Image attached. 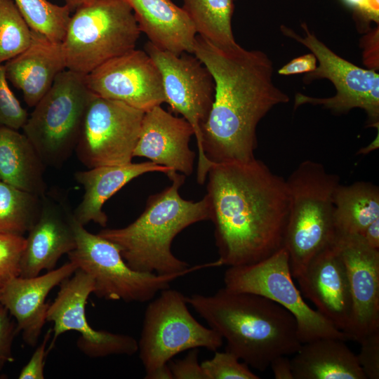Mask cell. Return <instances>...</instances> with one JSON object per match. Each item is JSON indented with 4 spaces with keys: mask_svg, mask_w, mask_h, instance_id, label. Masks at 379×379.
<instances>
[{
    "mask_svg": "<svg viewBox=\"0 0 379 379\" xmlns=\"http://www.w3.org/2000/svg\"><path fill=\"white\" fill-rule=\"evenodd\" d=\"M359 235L368 246L379 250V218L371 222Z\"/></svg>",
    "mask_w": 379,
    "mask_h": 379,
    "instance_id": "obj_41",
    "label": "cell"
},
{
    "mask_svg": "<svg viewBox=\"0 0 379 379\" xmlns=\"http://www.w3.org/2000/svg\"><path fill=\"white\" fill-rule=\"evenodd\" d=\"M6 75L22 93L24 100L34 107L66 68L61 44L32 30L29 47L4 64Z\"/></svg>",
    "mask_w": 379,
    "mask_h": 379,
    "instance_id": "obj_21",
    "label": "cell"
},
{
    "mask_svg": "<svg viewBox=\"0 0 379 379\" xmlns=\"http://www.w3.org/2000/svg\"><path fill=\"white\" fill-rule=\"evenodd\" d=\"M333 220L338 234H360L379 218L378 186L365 181L338 184L333 193Z\"/></svg>",
    "mask_w": 379,
    "mask_h": 379,
    "instance_id": "obj_26",
    "label": "cell"
},
{
    "mask_svg": "<svg viewBox=\"0 0 379 379\" xmlns=\"http://www.w3.org/2000/svg\"><path fill=\"white\" fill-rule=\"evenodd\" d=\"M32 30L12 0H0V64L30 45Z\"/></svg>",
    "mask_w": 379,
    "mask_h": 379,
    "instance_id": "obj_30",
    "label": "cell"
},
{
    "mask_svg": "<svg viewBox=\"0 0 379 379\" xmlns=\"http://www.w3.org/2000/svg\"><path fill=\"white\" fill-rule=\"evenodd\" d=\"M46 167L23 133L0 126V181L42 197L47 192Z\"/></svg>",
    "mask_w": 379,
    "mask_h": 379,
    "instance_id": "obj_25",
    "label": "cell"
},
{
    "mask_svg": "<svg viewBox=\"0 0 379 379\" xmlns=\"http://www.w3.org/2000/svg\"><path fill=\"white\" fill-rule=\"evenodd\" d=\"M145 51L154 60L161 75L166 102L180 114L194 130L198 149L197 180L203 185L213 163L202 155L201 126L206 121L215 97V81L208 68L195 55L174 54L149 41Z\"/></svg>",
    "mask_w": 379,
    "mask_h": 379,
    "instance_id": "obj_12",
    "label": "cell"
},
{
    "mask_svg": "<svg viewBox=\"0 0 379 379\" xmlns=\"http://www.w3.org/2000/svg\"><path fill=\"white\" fill-rule=\"evenodd\" d=\"M201 366L206 379H258L248 366L232 353L215 351L213 357L204 361Z\"/></svg>",
    "mask_w": 379,
    "mask_h": 379,
    "instance_id": "obj_31",
    "label": "cell"
},
{
    "mask_svg": "<svg viewBox=\"0 0 379 379\" xmlns=\"http://www.w3.org/2000/svg\"><path fill=\"white\" fill-rule=\"evenodd\" d=\"M361 350L357 359L368 379L379 378V331H375L359 342Z\"/></svg>",
    "mask_w": 379,
    "mask_h": 379,
    "instance_id": "obj_34",
    "label": "cell"
},
{
    "mask_svg": "<svg viewBox=\"0 0 379 379\" xmlns=\"http://www.w3.org/2000/svg\"><path fill=\"white\" fill-rule=\"evenodd\" d=\"M186 300L226 340L225 350L263 372L272 359L300 347L293 315L260 295L225 287L214 294L194 293Z\"/></svg>",
    "mask_w": 379,
    "mask_h": 379,
    "instance_id": "obj_3",
    "label": "cell"
},
{
    "mask_svg": "<svg viewBox=\"0 0 379 379\" xmlns=\"http://www.w3.org/2000/svg\"><path fill=\"white\" fill-rule=\"evenodd\" d=\"M140 32L157 47L180 55L193 54L197 30L186 11L171 0H126Z\"/></svg>",
    "mask_w": 379,
    "mask_h": 379,
    "instance_id": "obj_23",
    "label": "cell"
},
{
    "mask_svg": "<svg viewBox=\"0 0 379 379\" xmlns=\"http://www.w3.org/2000/svg\"><path fill=\"white\" fill-rule=\"evenodd\" d=\"M52 337V328L45 333L42 342L35 349L28 362L21 369L19 379H44L45 359L48 353V343Z\"/></svg>",
    "mask_w": 379,
    "mask_h": 379,
    "instance_id": "obj_37",
    "label": "cell"
},
{
    "mask_svg": "<svg viewBox=\"0 0 379 379\" xmlns=\"http://www.w3.org/2000/svg\"><path fill=\"white\" fill-rule=\"evenodd\" d=\"M65 4L72 10H76L79 6L87 2V0H64Z\"/></svg>",
    "mask_w": 379,
    "mask_h": 379,
    "instance_id": "obj_43",
    "label": "cell"
},
{
    "mask_svg": "<svg viewBox=\"0 0 379 379\" xmlns=\"http://www.w3.org/2000/svg\"><path fill=\"white\" fill-rule=\"evenodd\" d=\"M144 111L92 94L74 152L88 168L132 162Z\"/></svg>",
    "mask_w": 379,
    "mask_h": 379,
    "instance_id": "obj_13",
    "label": "cell"
},
{
    "mask_svg": "<svg viewBox=\"0 0 379 379\" xmlns=\"http://www.w3.org/2000/svg\"><path fill=\"white\" fill-rule=\"evenodd\" d=\"M99 1V0H87V1Z\"/></svg>",
    "mask_w": 379,
    "mask_h": 379,
    "instance_id": "obj_44",
    "label": "cell"
},
{
    "mask_svg": "<svg viewBox=\"0 0 379 379\" xmlns=\"http://www.w3.org/2000/svg\"><path fill=\"white\" fill-rule=\"evenodd\" d=\"M286 180L290 210L284 247L295 279L317 255L335 242L333 193L340 178L322 164L305 160Z\"/></svg>",
    "mask_w": 379,
    "mask_h": 379,
    "instance_id": "obj_5",
    "label": "cell"
},
{
    "mask_svg": "<svg viewBox=\"0 0 379 379\" xmlns=\"http://www.w3.org/2000/svg\"><path fill=\"white\" fill-rule=\"evenodd\" d=\"M41 198L0 181V234L24 236L40 213Z\"/></svg>",
    "mask_w": 379,
    "mask_h": 379,
    "instance_id": "obj_28",
    "label": "cell"
},
{
    "mask_svg": "<svg viewBox=\"0 0 379 379\" xmlns=\"http://www.w3.org/2000/svg\"><path fill=\"white\" fill-rule=\"evenodd\" d=\"M274 377L276 379H294L291 361L286 355H280L271 361Z\"/></svg>",
    "mask_w": 379,
    "mask_h": 379,
    "instance_id": "obj_40",
    "label": "cell"
},
{
    "mask_svg": "<svg viewBox=\"0 0 379 379\" xmlns=\"http://www.w3.org/2000/svg\"><path fill=\"white\" fill-rule=\"evenodd\" d=\"M223 281L228 290L260 295L289 311L295 319L301 343L323 338L348 340L344 332L304 301L293 281L284 247L258 262L229 267Z\"/></svg>",
    "mask_w": 379,
    "mask_h": 379,
    "instance_id": "obj_11",
    "label": "cell"
},
{
    "mask_svg": "<svg viewBox=\"0 0 379 379\" xmlns=\"http://www.w3.org/2000/svg\"><path fill=\"white\" fill-rule=\"evenodd\" d=\"M364 61L370 69H378V26L364 38Z\"/></svg>",
    "mask_w": 379,
    "mask_h": 379,
    "instance_id": "obj_39",
    "label": "cell"
},
{
    "mask_svg": "<svg viewBox=\"0 0 379 379\" xmlns=\"http://www.w3.org/2000/svg\"><path fill=\"white\" fill-rule=\"evenodd\" d=\"M295 279L316 310L346 334L353 304L347 271L335 244L317 255Z\"/></svg>",
    "mask_w": 379,
    "mask_h": 379,
    "instance_id": "obj_18",
    "label": "cell"
},
{
    "mask_svg": "<svg viewBox=\"0 0 379 379\" xmlns=\"http://www.w3.org/2000/svg\"><path fill=\"white\" fill-rule=\"evenodd\" d=\"M317 66L316 57L312 53H307L291 60L278 70L281 75L289 76L301 73H310Z\"/></svg>",
    "mask_w": 379,
    "mask_h": 379,
    "instance_id": "obj_38",
    "label": "cell"
},
{
    "mask_svg": "<svg viewBox=\"0 0 379 379\" xmlns=\"http://www.w3.org/2000/svg\"><path fill=\"white\" fill-rule=\"evenodd\" d=\"M8 310L0 304V372L6 364L13 361L12 346L18 333L16 323Z\"/></svg>",
    "mask_w": 379,
    "mask_h": 379,
    "instance_id": "obj_35",
    "label": "cell"
},
{
    "mask_svg": "<svg viewBox=\"0 0 379 379\" xmlns=\"http://www.w3.org/2000/svg\"><path fill=\"white\" fill-rule=\"evenodd\" d=\"M40 213L27 232L20 260L19 276L32 277L55 269L64 254L76 246L73 211L59 194L41 197Z\"/></svg>",
    "mask_w": 379,
    "mask_h": 379,
    "instance_id": "obj_17",
    "label": "cell"
},
{
    "mask_svg": "<svg viewBox=\"0 0 379 379\" xmlns=\"http://www.w3.org/2000/svg\"><path fill=\"white\" fill-rule=\"evenodd\" d=\"M77 270V265L69 260L42 275L15 277L0 288V304L15 319L17 331L22 333L25 344L36 345L46 322L48 295Z\"/></svg>",
    "mask_w": 379,
    "mask_h": 379,
    "instance_id": "obj_19",
    "label": "cell"
},
{
    "mask_svg": "<svg viewBox=\"0 0 379 379\" xmlns=\"http://www.w3.org/2000/svg\"><path fill=\"white\" fill-rule=\"evenodd\" d=\"M74 228L76 246L67 254L69 260L93 279V294L98 298L126 302H148L159 292L169 288L178 278L215 266L213 262L168 274L136 271L128 265L114 243L89 232L75 219Z\"/></svg>",
    "mask_w": 379,
    "mask_h": 379,
    "instance_id": "obj_9",
    "label": "cell"
},
{
    "mask_svg": "<svg viewBox=\"0 0 379 379\" xmlns=\"http://www.w3.org/2000/svg\"><path fill=\"white\" fill-rule=\"evenodd\" d=\"M25 245L24 236L0 234V288L12 278L19 276Z\"/></svg>",
    "mask_w": 379,
    "mask_h": 379,
    "instance_id": "obj_33",
    "label": "cell"
},
{
    "mask_svg": "<svg viewBox=\"0 0 379 379\" xmlns=\"http://www.w3.org/2000/svg\"><path fill=\"white\" fill-rule=\"evenodd\" d=\"M140 32L126 0L87 1L71 15L61 43L66 68L86 75L135 48Z\"/></svg>",
    "mask_w": 379,
    "mask_h": 379,
    "instance_id": "obj_7",
    "label": "cell"
},
{
    "mask_svg": "<svg viewBox=\"0 0 379 379\" xmlns=\"http://www.w3.org/2000/svg\"><path fill=\"white\" fill-rule=\"evenodd\" d=\"M194 135L183 117L164 110L161 105L145 112L133 157H145L171 171L190 175L195 153L189 147Z\"/></svg>",
    "mask_w": 379,
    "mask_h": 379,
    "instance_id": "obj_20",
    "label": "cell"
},
{
    "mask_svg": "<svg viewBox=\"0 0 379 379\" xmlns=\"http://www.w3.org/2000/svg\"><path fill=\"white\" fill-rule=\"evenodd\" d=\"M85 79L93 93L144 112L166 102L161 73L145 51L134 48L109 60Z\"/></svg>",
    "mask_w": 379,
    "mask_h": 379,
    "instance_id": "obj_15",
    "label": "cell"
},
{
    "mask_svg": "<svg viewBox=\"0 0 379 379\" xmlns=\"http://www.w3.org/2000/svg\"><path fill=\"white\" fill-rule=\"evenodd\" d=\"M182 8L194 25L197 35L217 46L237 44L232 29L233 0H182Z\"/></svg>",
    "mask_w": 379,
    "mask_h": 379,
    "instance_id": "obj_27",
    "label": "cell"
},
{
    "mask_svg": "<svg viewBox=\"0 0 379 379\" xmlns=\"http://www.w3.org/2000/svg\"><path fill=\"white\" fill-rule=\"evenodd\" d=\"M193 54L215 81V97L201 126L203 157L214 164L255 159L256 128L276 105L289 96L273 81V64L264 52L237 43L217 46L197 35Z\"/></svg>",
    "mask_w": 379,
    "mask_h": 379,
    "instance_id": "obj_2",
    "label": "cell"
},
{
    "mask_svg": "<svg viewBox=\"0 0 379 379\" xmlns=\"http://www.w3.org/2000/svg\"><path fill=\"white\" fill-rule=\"evenodd\" d=\"M28 117V112L8 86L4 64H0V126L19 130Z\"/></svg>",
    "mask_w": 379,
    "mask_h": 379,
    "instance_id": "obj_32",
    "label": "cell"
},
{
    "mask_svg": "<svg viewBox=\"0 0 379 379\" xmlns=\"http://www.w3.org/2000/svg\"><path fill=\"white\" fill-rule=\"evenodd\" d=\"M30 29L55 43L64 39L72 10L66 4L58 6L48 0H14Z\"/></svg>",
    "mask_w": 379,
    "mask_h": 379,
    "instance_id": "obj_29",
    "label": "cell"
},
{
    "mask_svg": "<svg viewBox=\"0 0 379 379\" xmlns=\"http://www.w3.org/2000/svg\"><path fill=\"white\" fill-rule=\"evenodd\" d=\"M378 132H379V130L378 131L377 135L373 139V140L367 146L359 149L357 154H363V155L368 154L372 152L373 151L378 149L379 147V133Z\"/></svg>",
    "mask_w": 379,
    "mask_h": 379,
    "instance_id": "obj_42",
    "label": "cell"
},
{
    "mask_svg": "<svg viewBox=\"0 0 379 379\" xmlns=\"http://www.w3.org/2000/svg\"><path fill=\"white\" fill-rule=\"evenodd\" d=\"M291 359L294 379H366L345 340L323 338L302 343Z\"/></svg>",
    "mask_w": 379,
    "mask_h": 379,
    "instance_id": "obj_24",
    "label": "cell"
},
{
    "mask_svg": "<svg viewBox=\"0 0 379 379\" xmlns=\"http://www.w3.org/2000/svg\"><path fill=\"white\" fill-rule=\"evenodd\" d=\"M174 171L152 161L103 166L74 173L75 180L81 185L84 194L81 201L73 211L74 219L85 226L90 222L105 227L107 216L102 210L104 204L124 185L147 173Z\"/></svg>",
    "mask_w": 379,
    "mask_h": 379,
    "instance_id": "obj_22",
    "label": "cell"
},
{
    "mask_svg": "<svg viewBox=\"0 0 379 379\" xmlns=\"http://www.w3.org/2000/svg\"><path fill=\"white\" fill-rule=\"evenodd\" d=\"M335 245L345 265L352 298V316L346 333L359 343L379 331V250L358 234H338Z\"/></svg>",
    "mask_w": 379,
    "mask_h": 379,
    "instance_id": "obj_16",
    "label": "cell"
},
{
    "mask_svg": "<svg viewBox=\"0 0 379 379\" xmlns=\"http://www.w3.org/2000/svg\"><path fill=\"white\" fill-rule=\"evenodd\" d=\"M301 26L305 33L303 37L284 25L281 30L284 35L307 48L319 62L314 71L306 74L305 82L326 79L333 84L336 92L330 98H315L297 93L294 109L305 104L321 105L335 113L360 108L367 114L368 126L379 128L378 73L341 58L311 32L306 24Z\"/></svg>",
    "mask_w": 379,
    "mask_h": 379,
    "instance_id": "obj_10",
    "label": "cell"
},
{
    "mask_svg": "<svg viewBox=\"0 0 379 379\" xmlns=\"http://www.w3.org/2000/svg\"><path fill=\"white\" fill-rule=\"evenodd\" d=\"M171 185L149 197L140 215L126 227L102 230L98 235L114 243L134 270L168 274L180 272L190 265L173 255L171 244L178 234L199 221L210 220L207 197L199 201L182 199L179 189L185 175L166 173Z\"/></svg>",
    "mask_w": 379,
    "mask_h": 379,
    "instance_id": "obj_4",
    "label": "cell"
},
{
    "mask_svg": "<svg viewBox=\"0 0 379 379\" xmlns=\"http://www.w3.org/2000/svg\"><path fill=\"white\" fill-rule=\"evenodd\" d=\"M54 300L49 304L46 321L52 322L51 350L60 335L67 331H77L80 336L76 342L77 348L91 358L112 355L131 356L138 352V341L132 336L95 330L88 322L86 306L93 293V279L77 268L74 273L62 281Z\"/></svg>",
    "mask_w": 379,
    "mask_h": 379,
    "instance_id": "obj_14",
    "label": "cell"
},
{
    "mask_svg": "<svg viewBox=\"0 0 379 379\" xmlns=\"http://www.w3.org/2000/svg\"><path fill=\"white\" fill-rule=\"evenodd\" d=\"M199 348L190 350L182 359L168 362L173 379H206V376L199 363Z\"/></svg>",
    "mask_w": 379,
    "mask_h": 379,
    "instance_id": "obj_36",
    "label": "cell"
},
{
    "mask_svg": "<svg viewBox=\"0 0 379 379\" xmlns=\"http://www.w3.org/2000/svg\"><path fill=\"white\" fill-rule=\"evenodd\" d=\"M93 93L85 75L65 69L22 127L46 166L60 168L74 152Z\"/></svg>",
    "mask_w": 379,
    "mask_h": 379,
    "instance_id": "obj_8",
    "label": "cell"
},
{
    "mask_svg": "<svg viewBox=\"0 0 379 379\" xmlns=\"http://www.w3.org/2000/svg\"><path fill=\"white\" fill-rule=\"evenodd\" d=\"M206 179L219 266L252 265L284 247L290 210L286 179L255 158L214 164Z\"/></svg>",
    "mask_w": 379,
    "mask_h": 379,
    "instance_id": "obj_1",
    "label": "cell"
},
{
    "mask_svg": "<svg viewBox=\"0 0 379 379\" xmlns=\"http://www.w3.org/2000/svg\"><path fill=\"white\" fill-rule=\"evenodd\" d=\"M186 296L169 288L146 307L138 352L145 379H173L168 362L185 350L204 347L218 350L223 339L197 321L188 310Z\"/></svg>",
    "mask_w": 379,
    "mask_h": 379,
    "instance_id": "obj_6",
    "label": "cell"
}]
</instances>
